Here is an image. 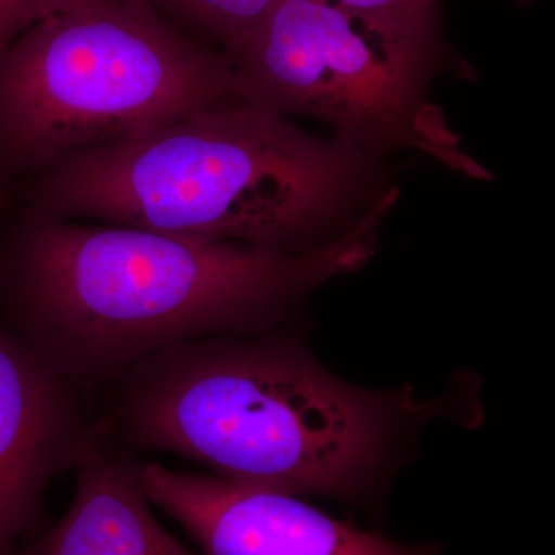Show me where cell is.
<instances>
[{
    "label": "cell",
    "instance_id": "9c48e42d",
    "mask_svg": "<svg viewBox=\"0 0 555 555\" xmlns=\"http://www.w3.org/2000/svg\"><path fill=\"white\" fill-rule=\"evenodd\" d=\"M189 38L222 54L264 20L280 0H142Z\"/></svg>",
    "mask_w": 555,
    "mask_h": 555
},
{
    "label": "cell",
    "instance_id": "52a82bcc",
    "mask_svg": "<svg viewBox=\"0 0 555 555\" xmlns=\"http://www.w3.org/2000/svg\"><path fill=\"white\" fill-rule=\"evenodd\" d=\"M153 505L184 528L203 555H438L335 520L298 495L142 462Z\"/></svg>",
    "mask_w": 555,
    "mask_h": 555
},
{
    "label": "cell",
    "instance_id": "30bf717a",
    "mask_svg": "<svg viewBox=\"0 0 555 555\" xmlns=\"http://www.w3.org/2000/svg\"><path fill=\"white\" fill-rule=\"evenodd\" d=\"M96 0H0V50L38 22Z\"/></svg>",
    "mask_w": 555,
    "mask_h": 555
},
{
    "label": "cell",
    "instance_id": "8fae6325",
    "mask_svg": "<svg viewBox=\"0 0 555 555\" xmlns=\"http://www.w3.org/2000/svg\"><path fill=\"white\" fill-rule=\"evenodd\" d=\"M331 2L347 9L363 11V13L392 17H414L438 11V0H331ZM518 2L528 3L532 0H518Z\"/></svg>",
    "mask_w": 555,
    "mask_h": 555
},
{
    "label": "cell",
    "instance_id": "7a4b0ae2",
    "mask_svg": "<svg viewBox=\"0 0 555 555\" xmlns=\"http://www.w3.org/2000/svg\"><path fill=\"white\" fill-rule=\"evenodd\" d=\"M93 397L119 451L166 452L236 483L345 500L367 491L398 427L429 406L335 377L287 324L171 346Z\"/></svg>",
    "mask_w": 555,
    "mask_h": 555
},
{
    "label": "cell",
    "instance_id": "5b68a950",
    "mask_svg": "<svg viewBox=\"0 0 555 555\" xmlns=\"http://www.w3.org/2000/svg\"><path fill=\"white\" fill-rule=\"evenodd\" d=\"M225 57L244 100L321 120L377 158L415 147L465 159L444 149L449 133L427 102L448 60L438 11L392 17L331 0H280Z\"/></svg>",
    "mask_w": 555,
    "mask_h": 555
},
{
    "label": "cell",
    "instance_id": "8992f818",
    "mask_svg": "<svg viewBox=\"0 0 555 555\" xmlns=\"http://www.w3.org/2000/svg\"><path fill=\"white\" fill-rule=\"evenodd\" d=\"M109 448L94 397L0 328V555L42 526L57 477Z\"/></svg>",
    "mask_w": 555,
    "mask_h": 555
},
{
    "label": "cell",
    "instance_id": "3957f363",
    "mask_svg": "<svg viewBox=\"0 0 555 555\" xmlns=\"http://www.w3.org/2000/svg\"><path fill=\"white\" fill-rule=\"evenodd\" d=\"M378 159L232 98L10 188L21 210L46 217L309 251L341 235L346 215L374 188Z\"/></svg>",
    "mask_w": 555,
    "mask_h": 555
},
{
    "label": "cell",
    "instance_id": "277c9868",
    "mask_svg": "<svg viewBox=\"0 0 555 555\" xmlns=\"http://www.w3.org/2000/svg\"><path fill=\"white\" fill-rule=\"evenodd\" d=\"M232 98L228 57L142 0L54 14L0 50V184Z\"/></svg>",
    "mask_w": 555,
    "mask_h": 555
},
{
    "label": "cell",
    "instance_id": "6da1fadb",
    "mask_svg": "<svg viewBox=\"0 0 555 555\" xmlns=\"http://www.w3.org/2000/svg\"><path fill=\"white\" fill-rule=\"evenodd\" d=\"M390 207L309 251L20 210L0 240V328L93 396L171 346L286 326L318 287L366 264Z\"/></svg>",
    "mask_w": 555,
    "mask_h": 555
},
{
    "label": "cell",
    "instance_id": "ba28073f",
    "mask_svg": "<svg viewBox=\"0 0 555 555\" xmlns=\"http://www.w3.org/2000/svg\"><path fill=\"white\" fill-rule=\"evenodd\" d=\"M141 465L109 448L80 466L67 514L16 555H196L153 514Z\"/></svg>",
    "mask_w": 555,
    "mask_h": 555
}]
</instances>
